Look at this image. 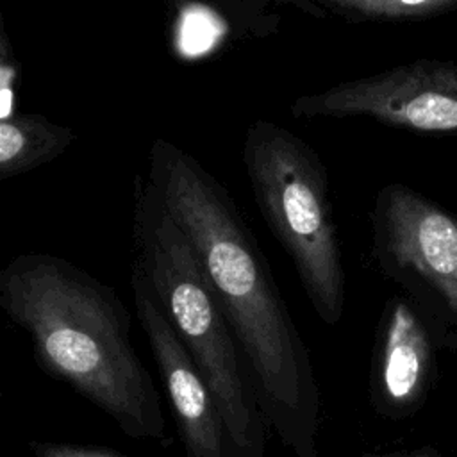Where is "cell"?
Wrapping results in <instances>:
<instances>
[{"label":"cell","mask_w":457,"mask_h":457,"mask_svg":"<svg viewBox=\"0 0 457 457\" xmlns=\"http://www.w3.org/2000/svg\"><path fill=\"white\" fill-rule=\"evenodd\" d=\"M146 179L204 266L268 427L295 457H318L321 400L314 366L234 200L193 155L161 137L150 146Z\"/></svg>","instance_id":"obj_1"},{"label":"cell","mask_w":457,"mask_h":457,"mask_svg":"<svg viewBox=\"0 0 457 457\" xmlns=\"http://www.w3.org/2000/svg\"><path fill=\"white\" fill-rule=\"evenodd\" d=\"M0 307L30 339L37 368L91 402L132 439L168 441L152 375L134 350L116 289L50 253H20L0 271Z\"/></svg>","instance_id":"obj_2"},{"label":"cell","mask_w":457,"mask_h":457,"mask_svg":"<svg viewBox=\"0 0 457 457\" xmlns=\"http://www.w3.org/2000/svg\"><path fill=\"white\" fill-rule=\"evenodd\" d=\"M134 266L214 391L246 457H264L268 421L221 303L184 230L148 179L134 193Z\"/></svg>","instance_id":"obj_3"},{"label":"cell","mask_w":457,"mask_h":457,"mask_svg":"<svg viewBox=\"0 0 457 457\" xmlns=\"http://www.w3.org/2000/svg\"><path fill=\"white\" fill-rule=\"evenodd\" d=\"M243 162L257 207L293 261L311 307L325 325H337L346 275L325 164L300 136L268 120L248 125Z\"/></svg>","instance_id":"obj_4"},{"label":"cell","mask_w":457,"mask_h":457,"mask_svg":"<svg viewBox=\"0 0 457 457\" xmlns=\"http://www.w3.org/2000/svg\"><path fill=\"white\" fill-rule=\"evenodd\" d=\"M371 255L428 314L457 325V216L411 186L386 184L371 211Z\"/></svg>","instance_id":"obj_5"},{"label":"cell","mask_w":457,"mask_h":457,"mask_svg":"<svg viewBox=\"0 0 457 457\" xmlns=\"http://www.w3.org/2000/svg\"><path fill=\"white\" fill-rule=\"evenodd\" d=\"M295 118H370L418 134L457 136V61L416 59L302 95Z\"/></svg>","instance_id":"obj_6"},{"label":"cell","mask_w":457,"mask_h":457,"mask_svg":"<svg viewBox=\"0 0 457 457\" xmlns=\"http://www.w3.org/2000/svg\"><path fill=\"white\" fill-rule=\"evenodd\" d=\"M130 286L136 316L159 368L186 457H246L228 428L214 391L166 318L148 280L134 264Z\"/></svg>","instance_id":"obj_7"},{"label":"cell","mask_w":457,"mask_h":457,"mask_svg":"<svg viewBox=\"0 0 457 457\" xmlns=\"http://www.w3.org/2000/svg\"><path fill=\"white\" fill-rule=\"evenodd\" d=\"M443 321L409 296H391L380 314L370 371V400L387 420L414 416L425 403L436 371Z\"/></svg>","instance_id":"obj_8"},{"label":"cell","mask_w":457,"mask_h":457,"mask_svg":"<svg viewBox=\"0 0 457 457\" xmlns=\"http://www.w3.org/2000/svg\"><path fill=\"white\" fill-rule=\"evenodd\" d=\"M266 2L291 4L311 16L323 18L307 0H166L171 11V36L177 52L184 59L211 54L228 37H236L228 23H236L243 36L248 34L243 29V7L255 9Z\"/></svg>","instance_id":"obj_9"},{"label":"cell","mask_w":457,"mask_h":457,"mask_svg":"<svg viewBox=\"0 0 457 457\" xmlns=\"http://www.w3.org/2000/svg\"><path fill=\"white\" fill-rule=\"evenodd\" d=\"M75 137L73 129L43 114L16 112L0 120V179L7 180L54 161Z\"/></svg>","instance_id":"obj_10"},{"label":"cell","mask_w":457,"mask_h":457,"mask_svg":"<svg viewBox=\"0 0 457 457\" xmlns=\"http://www.w3.org/2000/svg\"><path fill=\"white\" fill-rule=\"evenodd\" d=\"M323 18L341 16L348 21H407L446 14L457 9V0H307Z\"/></svg>","instance_id":"obj_11"},{"label":"cell","mask_w":457,"mask_h":457,"mask_svg":"<svg viewBox=\"0 0 457 457\" xmlns=\"http://www.w3.org/2000/svg\"><path fill=\"white\" fill-rule=\"evenodd\" d=\"M20 82V61L16 59L12 43L0 25V120L16 114V96Z\"/></svg>","instance_id":"obj_12"},{"label":"cell","mask_w":457,"mask_h":457,"mask_svg":"<svg viewBox=\"0 0 457 457\" xmlns=\"http://www.w3.org/2000/svg\"><path fill=\"white\" fill-rule=\"evenodd\" d=\"M34 457H130L109 446L62 443V441H37L29 443Z\"/></svg>","instance_id":"obj_13"},{"label":"cell","mask_w":457,"mask_h":457,"mask_svg":"<svg viewBox=\"0 0 457 457\" xmlns=\"http://www.w3.org/2000/svg\"><path fill=\"white\" fill-rule=\"evenodd\" d=\"M362 457H441V453L432 446H420L412 450H396V452H386V453H375L366 452Z\"/></svg>","instance_id":"obj_14"}]
</instances>
